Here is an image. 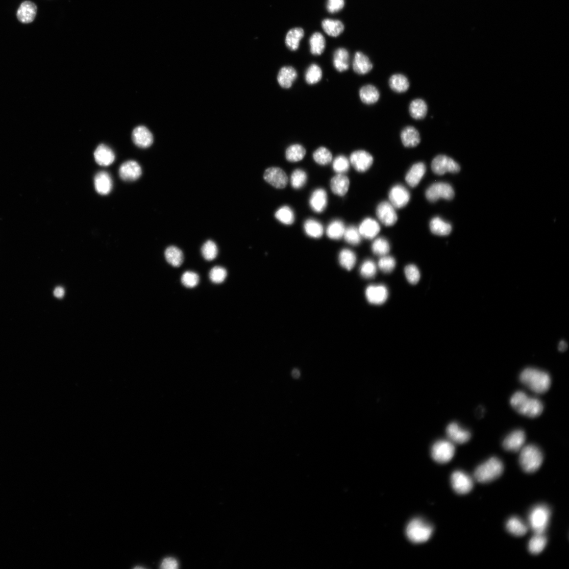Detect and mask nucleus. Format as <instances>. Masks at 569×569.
<instances>
[{"label":"nucleus","instance_id":"nucleus-63","mask_svg":"<svg viewBox=\"0 0 569 569\" xmlns=\"http://www.w3.org/2000/svg\"><path fill=\"white\" fill-rule=\"evenodd\" d=\"M483 414H484L483 409H482V408H480V409H479L478 410V416L481 417L483 415Z\"/></svg>","mask_w":569,"mask_h":569},{"label":"nucleus","instance_id":"nucleus-13","mask_svg":"<svg viewBox=\"0 0 569 569\" xmlns=\"http://www.w3.org/2000/svg\"><path fill=\"white\" fill-rule=\"evenodd\" d=\"M377 215L380 221L386 226H393L398 220L395 207L387 202H383L378 206Z\"/></svg>","mask_w":569,"mask_h":569},{"label":"nucleus","instance_id":"nucleus-30","mask_svg":"<svg viewBox=\"0 0 569 569\" xmlns=\"http://www.w3.org/2000/svg\"><path fill=\"white\" fill-rule=\"evenodd\" d=\"M333 65L335 69L343 72L348 70L350 67V55L344 48H338L334 52Z\"/></svg>","mask_w":569,"mask_h":569},{"label":"nucleus","instance_id":"nucleus-28","mask_svg":"<svg viewBox=\"0 0 569 569\" xmlns=\"http://www.w3.org/2000/svg\"><path fill=\"white\" fill-rule=\"evenodd\" d=\"M311 208L318 213H320L326 208L328 204V196L326 191L319 188L315 190L312 193L310 200Z\"/></svg>","mask_w":569,"mask_h":569},{"label":"nucleus","instance_id":"nucleus-25","mask_svg":"<svg viewBox=\"0 0 569 569\" xmlns=\"http://www.w3.org/2000/svg\"><path fill=\"white\" fill-rule=\"evenodd\" d=\"M94 182L95 189L100 194H108L112 190V179L110 175L106 171L97 173L94 177Z\"/></svg>","mask_w":569,"mask_h":569},{"label":"nucleus","instance_id":"nucleus-32","mask_svg":"<svg viewBox=\"0 0 569 569\" xmlns=\"http://www.w3.org/2000/svg\"><path fill=\"white\" fill-rule=\"evenodd\" d=\"M528 528L522 519L515 516L509 518L506 524L507 531L518 537L526 535L528 531Z\"/></svg>","mask_w":569,"mask_h":569},{"label":"nucleus","instance_id":"nucleus-9","mask_svg":"<svg viewBox=\"0 0 569 569\" xmlns=\"http://www.w3.org/2000/svg\"><path fill=\"white\" fill-rule=\"evenodd\" d=\"M451 482L454 491L460 495L470 492L474 485L473 478L461 471H456L452 474Z\"/></svg>","mask_w":569,"mask_h":569},{"label":"nucleus","instance_id":"nucleus-11","mask_svg":"<svg viewBox=\"0 0 569 569\" xmlns=\"http://www.w3.org/2000/svg\"><path fill=\"white\" fill-rule=\"evenodd\" d=\"M373 156L368 152L360 150L353 152L351 156L350 164L354 169L360 172L368 170L373 163Z\"/></svg>","mask_w":569,"mask_h":569},{"label":"nucleus","instance_id":"nucleus-47","mask_svg":"<svg viewBox=\"0 0 569 569\" xmlns=\"http://www.w3.org/2000/svg\"><path fill=\"white\" fill-rule=\"evenodd\" d=\"M313 158L316 163L320 165L325 166L331 163L333 156L328 149L321 147L314 152Z\"/></svg>","mask_w":569,"mask_h":569},{"label":"nucleus","instance_id":"nucleus-35","mask_svg":"<svg viewBox=\"0 0 569 569\" xmlns=\"http://www.w3.org/2000/svg\"><path fill=\"white\" fill-rule=\"evenodd\" d=\"M388 83L390 88L397 93H404L410 87L408 79L402 74H395L392 76L389 79Z\"/></svg>","mask_w":569,"mask_h":569},{"label":"nucleus","instance_id":"nucleus-12","mask_svg":"<svg viewBox=\"0 0 569 569\" xmlns=\"http://www.w3.org/2000/svg\"><path fill=\"white\" fill-rule=\"evenodd\" d=\"M265 181L278 189H283L287 185L288 179L285 172L278 167H270L264 174Z\"/></svg>","mask_w":569,"mask_h":569},{"label":"nucleus","instance_id":"nucleus-29","mask_svg":"<svg viewBox=\"0 0 569 569\" xmlns=\"http://www.w3.org/2000/svg\"><path fill=\"white\" fill-rule=\"evenodd\" d=\"M349 187V179L344 174H337L331 181L332 192L339 196H344L348 192Z\"/></svg>","mask_w":569,"mask_h":569},{"label":"nucleus","instance_id":"nucleus-56","mask_svg":"<svg viewBox=\"0 0 569 569\" xmlns=\"http://www.w3.org/2000/svg\"><path fill=\"white\" fill-rule=\"evenodd\" d=\"M405 274L408 282L412 285L417 284L420 280V272L418 268L414 265L411 264L406 266L405 268Z\"/></svg>","mask_w":569,"mask_h":569},{"label":"nucleus","instance_id":"nucleus-5","mask_svg":"<svg viewBox=\"0 0 569 569\" xmlns=\"http://www.w3.org/2000/svg\"><path fill=\"white\" fill-rule=\"evenodd\" d=\"M433 532V527L425 520L419 518L411 520L406 529V534L408 539L415 544L428 541Z\"/></svg>","mask_w":569,"mask_h":569},{"label":"nucleus","instance_id":"nucleus-31","mask_svg":"<svg viewBox=\"0 0 569 569\" xmlns=\"http://www.w3.org/2000/svg\"><path fill=\"white\" fill-rule=\"evenodd\" d=\"M361 101L366 105L375 104L380 99V92L378 89L372 85H367L362 87L359 93Z\"/></svg>","mask_w":569,"mask_h":569},{"label":"nucleus","instance_id":"nucleus-37","mask_svg":"<svg viewBox=\"0 0 569 569\" xmlns=\"http://www.w3.org/2000/svg\"><path fill=\"white\" fill-rule=\"evenodd\" d=\"M409 112L411 117L416 120L425 118L428 112V106L426 103L421 99L413 101L409 107Z\"/></svg>","mask_w":569,"mask_h":569},{"label":"nucleus","instance_id":"nucleus-19","mask_svg":"<svg viewBox=\"0 0 569 569\" xmlns=\"http://www.w3.org/2000/svg\"><path fill=\"white\" fill-rule=\"evenodd\" d=\"M132 139L134 143L138 147L142 149L150 147L154 141L153 134L150 130L144 126H138L134 129L132 134Z\"/></svg>","mask_w":569,"mask_h":569},{"label":"nucleus","instance_id":"nucleus-62","mask_svg":"<svg viewBox=\"0 0 569 569\" xmlns=\"http://www.w3.org/2000/svg\"><path fill=\"white\" fill-rule=\"evenodd\" d=\"M559 350L561 352H564L567 349V344L564 341H560L559 347Z\"/></svg>","mask_w":569,"mask_h":569},{"label":"nucleus","instance_id":"nucleus-7","mask_svg":"<svg viewBox=\"0 0 569 569\" xmlns=\"http://www.w3.org/2000/svg\"><path fill=\"white\" fill-rule=\"evenodd\" d=\"M455 453L454 443L449 440L436 442L431 448V456L438 463L446 464L452 460Z\"/></svg>","mask_w":569,"mask_h":569},{"label":"nucleus","instance_id":"nucleus-8","mask_svg":"<svg viewBox=\"0 0 569 569\" xmlns=\"http://www.w3.org/2000/svg\"><path fill=\"white\" fill-rule=\"evenodd\" d=\"M427 199L430 202H435L440 199L451 200L454 197L452 187L446 183H436L430 186L426 192Z\"/></svg>","mask_w":569,"mask_h":569},{"label":"nucleus","instance_id":"nucleus-3","mask_svg":"<svg viewBox=\"0 0 569 569\" xmlns=\"http://www.w3.org/2000/svg\"><path fill=\"white\" fill-rule=\"evenodd\" d=\"M519 451V464L525 473L532 474L540 468L543 463V455L537 446L529 444Z\"/></svg>","mask_w":569,"mask_h":569},{"label":"nucleus","instance_id":"nucleus-46","mask_svg":"<svg viewBox=\"0 0 569 569\" xmlns=\"http://www.w3.org/2000/svg\"><path fill=\"white\" fill-rule=\"evenodd\" d=\"M275 217L285 225H291L295 221L293 211L288 206H283L280 208L276 211Z\"/></svg>","mask_w":569,"mask_h":569},{"label":"nucleus","instance_id":"nucleus-23","mask_svg":"<svg viewBox=\"0 0 569 569\" xmlns=\"http://www.w3.org/2000/svg\"><path fill=\"white\" fill-rule=\"evenodd\" d=\"M373 67V64L366 55L360 52L355 54L353 62V69L355 72L364 75L369 73Z\"/></svg>","mask_w":569,"mask_h":569},{"label":"nucleus","instance_id":"nucleus-2","mask_svg":"<svg viewBox=\"0 0 569 569\" xmlns=\"http://www.w3.org/2000/svg\"><path fill=\"white\" fill-rule=\"evenodd\" d=\"M519 380L532 391L538 394L547 392L551 384V378L548 373L534 368L524 370L520 375Z\"/></svg>","mask_w":569,"mask_h":569},{"label":"nucleus","instance_id":"nucleus-42","mask_svg":"<svg viewBox=\"0 0 569 569\" xmlns=\"http://www.w3.org/2000/svg\"><path fill=\"white\" fill-rule=\"evenodd\" d=\"M304 230L308 236L315 238L321 237L324 233L322 225L318 221L311 219L305 221Z\"/></svg>","mask_w":569,"mask_h":569},{"label":"nucleus","instance_id":"nucleus-18","mask_svg":"<svg viewBox=\"0 0 569 569\" xmlns=\"http://www.w3.org/2000/svg\"><path fill=\"white\" fill-rule=\"evenodd\" d=\"M119 174L123 181L133 182L138 180L141 176L142 170L136 161L130 160L121 165Z\"/></svg>","mask_w":569,"mask_h":569},{"label":"nucleus","instance_id":"nucleus-14","mask_svg":"<svg viewBox=\"0 0 569 569\" xmlns=\"http://www.w3.org/2000/svg\"><path fill=\"white\" fill-rule=\"evenodd\" d=\"M526 440L525 432L522 430H517L512 432L505 438L503 442V447L508 451L518 452L524 447Z\"/></svg>","mask_w":569,"mask_h":569},{"label":"nucleus","instance_id":"nucleus-34","mask_svg":"<svg viewBox=\"0 0 569 569\" xmlns=\"http://www.w3.org/2000/svg\"><path fill=\"white\" fill-rule=\"evenodd\" d=\"M430 229L433 234L440 236H448L452 231L451 225L439 217L431 219Z\"/></svg>","mask_w":569,"mask_h":569},{"label":"nucleus","instance_id":"nucleus-27","mask_svg":"<svg viewBox=\"0 0 569 569\" xmlns=\"http://www.w3.org/2000/svg\"><path fill=\"white\" fill-rule=\"evenodd\" d=\"M298 78L296 70L293 67L285 66L280 70L278 81L280 86L284 89L290 88Z\"/></svg>","mask_w":569,"mask_h":569},{"label":"nucleus","instance_id":"nucleus-26","mask_svg":"<svg viewBox=\"0 0 569 569\" xmlns=\"http://www.w3.org/2000/svg\"><path fill=\"white\" fill-rule=\"evenodd\" d=\"M401 138L403 145L406 147L413 148L420 141V135L417 130L412 126L404 128L401 134Z\"/></svg>","mask_w":569,"mask_h":569},{"label":"nucleus","instance_id":"nucleus-10","mask_svg":"<svg viewBox=\"0 0 569 569\" xmlns=\"http://www.w3.org/2000/svg\"><path fill=\"white\" fill-rule=\"evenodd\" d=\"M432 169L438 175H443L447 172L458 173L460 167L456 161L445 155H438L432 162Z\"/></svg>","mask_w":569,"mask_h":569},{"label":"nucleus","instance_id":"nucleus-52","mask_svg":"<svg viewBox=\"0 0 569 569\" xmlns=\"http://www.w3.org/2000/svg\"><path fill=\"white\" fill-rule=\"evenodd\" d=\"M350 160L344 156H338L333 161V169L338 174H344L347 172L350 169Z\"/></svg>","mask_w":569,"mask_h":569},{"label":"nucleus","instance_id":"nucleus-44","mask_svg":"<svg viewBox=\"0 0 569 569\" xmlns=\"http://www.w3.org/2000/svg\"><path fill=\"white\" fill-rule=\"evenodd\" d=\"M345 231L344 223L339 220L332 221L328 226L327 234L328 236L334 240H339L342 238Z\"/></svg>","mask_w":569,"mask_h":569},{"label":"nucleus","instance_id":"nucleus-43","mask_svg":"<svg viewBox=\"0 0 569 569\" xmlns=\"http://www.w3.org/2000/svg\"><path fill=\"white\" fill-rule=\"evenodd\" d=\"M338 259L340 266L348 270H351L356 262L355 253L348 249H344L340 252Z\"/></svg>","mask_w":569,"mask_h":569},{"label":"nucleus","instance_id":"nucleus-45","mask_svg":"<svg viewBox=\"0 0 569 569\" xmlns=\"http://www.w3.org/2000/svg\"><path fill=\"white\" fill-rule=\"evenodd\" d=\"M322 76L321 68L316 64H312L306 71L305 76L306 82L310 85L316 84L321 80Z\"/></svg>","mask_w":569,"mask_h":569},{"label":"nucleus","instance_id":"nucleus-40","mask_svg":"<svg viewBox=\"0 0 569 569\" xmlns=\"http://www.w3.org/2000/svg\"><path fill=\"white\" fill-rule=\"evenodd\" d=\"M310 51L314 56L321 55L326 46V41L319 32H315L310 39Z\"/></svg>","mask_w":569,"mask_h":569},{"label":"nucleus","instance_id":"nucleus-51","mask_svg":"<svg viewBox=\"0 0 569 569\" xmlns=\"http://www.w3.org/2000/svg\"><path fill=\"white\" fill-rule=\"evenodd\" d=\"M343 237L347 242L352 245L360 244L361 241V235L359 229L354 226H350L345 229Z\"/></svg>","mask_w":569,"mask_h":569},{"label":"nucleus","instance_id":"nucleus-61","mask_svg":"<svg viewBox=\"0 0 569 569\" xmlns=\"http://www.w3.org/2000/svg\"><path fill=\"white\" fill-rule=\"evenodd\" d=\"M291 376L292 378L298 379L301 377V372L298 368H294L292 370Z\"/></svg>","mask_w":569,"mask_h":569},{"label":"nucleus","instance_id":"nucleus-20","mask_svg":"<svg viewBox=\"0 0 569 569\" xmlns=\"http://www.w3.org/2000/svg\"><path fill=\"white\" fill-rule=\"evenodd\" d=\"M37 12L36 5L33 3L26 1L23 2L19 8L17 14V18L21 23H29L35 20Z\"/></svg>","mask_w":569,"mask_h":569},{"label":"nucleus","instance_id":"nucleus-6","mask_svg":"<svg viewBox=\"0 0 569 569\" xmlns=\"http://www.w3.org/2000/svg\"><path fill=\"white\" fill-rule=\"evenodd\" d=\"M550 516V509L545 505L535 506L531 510L529 515V525L534 533H544Z\"/></svg>","mask_w":569,"mask_h":569},{"label":"nucleus","instance_id":"nucleus-4","mask_svg":"<svg viewBox=\"0 0 569 569\" xmlns=\"http://www.w3.org/2000/svg\"><path fill=\"white\" fill-rule=\"evenodd\" d=\"M503 471L502 462L497 457H492L476 468L474 478L479 483H489L499 478Z\"/></svg>","mask_w":569,"mask_h":569},{"label":"nucleus","instance_id":"nucleus-38","mask_svg":"<svg viewBox=\"0 0 569 569\" xmlns=\"http://www.w3.org/2000/svg\"><path fill=\"white\" fill-rule=\"evenodd\" d=\"M534 534L529 542L528 549L531 554L537 555L540 554L546 548L547 539L543 533Z\"/></svg>","mask_w":569,"mask_h":569},{"label":"nucleus","instance_id":"nucleus-22","mask_svg":"<svg viewBox=\"0 0 569 569\" xmlns=\"http://www.w3.org/2000/svg\"><path fill=\"white\" fill-rule=\"evenodd\" d=\"M427 170L424 162H419L414 164L406 174L405 181L411 187L417 186L425 176Z\"/></svg>","mask_w":569,"mask_h":569},{"label":"nucleus","instance_id":"nucleus-49","mask_svg":"<svg viewBox=\"0 0 569 569\" xmlns=\"http://www.w3.org/2000/svg\"><path fill=\"white\" fill-rule=\"evenodd\" d=\"M218 248L212 240L207 241L202 248V253L203 257L208 261H211L215 259L218 255Z\"/></svg>","mask_w":569,"mask_h":569},{"label":"nucleus","instance_id":"nucleus-54","mask_svg":"<svg viewBox=\"0 0 569 569\" xmlns=\"http://www.w3.org/2000/svg\"><path fill=\"white\" fill-rule=\"evenodd\" d=\"M379 268L383 272L389 273L392 272L396 266L395 259L391 256H384L381 257L378 263Z\"/></svg>","mask_w":569,"mask_h":569},{"label":"nucleus","instance_id":"nucleus-36","mask_svg":"<svg viewBox=\"0 0 569 569\" xmlns=\"http://www.w3.org/2000/svg\"><path fill=\"white\" fill-rule=\"evenodd\" d=\"M321 26L325 33L333 37L339 36L344 30L343 23L337 20L325 19L322 21Z\"/></svg>","mask_w":569,"mask_h":569},{"label":"nucleus","instance_id":"nucleus-57","mask_svg":"<svg viewBox=\"0 0 569 569\" xmlns=\"http://www.w3.org/2000/svg\"><path fill=\"white\" fill-rule=\"evenodd\" d=\"M199 276L192 271H186L182 276V283L186 287L193 288L199 283Z\"/></svg>","mask_w":569,"mask_h":569},{"label":"nucleus","instance_id":"nucleus-33","mask_svg":"<svg viewBox=\"0 0 569 569\" xmlns=\"http://www.w3.org/2000/svg\"><path fill=\"white\" fill-rule=\"evenodd\" d=\"M304 36V31L302 28H295L290 30L288 32L285 39V43L287 47L291 51H296Z\"/></svg>","mask_w":569,"mask_h":569},{"label":"nucleus","instance_id":"nucleus-50","mask_svg":"<svg viewBox=\"0 0 569 569\" xmlns=\"http://www.w3.org/2000/svg\"><path fill=\"white\" fill-rule=\"evenodd\" d=\"M307 176L303 170L298 169L292 173L290 177V183L292 187L299 189L303 187L307 182Z\"/></svg>","mask_w":569,"mask_h":569},{"label":"nucleus","instance_id":"nucleus-21","mask_svg":"<svg viewBox=\"0 0 569 569\" xmlns=\"http://www.w3.org/2000/svg\"><path fill=\"white\" fill-rule=\"evenodd\" d=\"M96 163L102 166L111 165L115 159L113 152L107 145L102 144L96 148L94 153Z\"/></svg>","mask_w":569,"mask_h":569},{"label":"nucleus","instance_id":"nucleus-58","mask_svg":"<svg viewBox=\"0 0 569 569\" xmlns=\"http://www.w3.org/2000/svg\"><path fill=\"white\" fill-rule=\"evenodd\" d=\"M345 6L344 0H328L327 10L331 13L339 12Z\"/></svg>","mask_w":569,"mask_h":569},{"label":"nucleus","instance_id":"nucleus-60","mask_svg":"<svg viewBox=\"0 0 569 569\" xmlns=\"http://www.w3.org/2000/svg\"><path fill=\"white\" fill-rule=\"evenodd\" d=\"M54 294L56 298L61 299L64 295V290L61 287H58L55 289Z\"/></svg>","mask_w":569,"mask_h":569},{"label":"nucleus","instance_id":"nucleus-16","mask_svg":"<svg viewBox=\"0 0 569 569\" xmlns=\"http://www.w3.org/2000/svg\"><path fill=\"white\" fill-rule=\"evenodd\" d=\"M447 436L453 443L462 444L469 441L471 437V433L462 427L457 423H451L447 428Z\"/></svg>","mask_w":569,"mask_h":569},{"label":"nucleus","instance_id":"nucleus-1","mask_svg":"<svg viewBox=\"0 0 569 569\" xmlns=\"http://www.w3.org/2000/svg\"><path fill=\"white\" fill-rule=\"evenodd\" d=\"M510 403L517 413L530 418L539 416L543 411V404L539 399L529 397L522 391L512 395Z\"/></svg>","mask_w":569,"mask_h":569},{"label":"nucleus","instance_id":"nucleus-24","mask_svg":"<svg viewBox=\"0 0 569 569\" xmlns=\"http://www.w3.org/2000/svg\"><path fill=\"white\" fill-rule=\"evenodd\" d=\"M380 230L381 227L378 222L370 218L365 219L359 229L361 236L368 239L375 238L379 234Z\"/></svg>","mask_w":569,"mask_h":569},{"label":"nucleus","instance_id":"nucleus-41","mask_svg":"<svg viewBox=\"0 0 569 569\" xmlns=\"http://www.w3.org/2000/svg\"><path fill=\"white\" fill-rule=\"evenodd\" d=\"M306 153V150L303 146L300 144H294L288 147L285 156L288 161L295 162L302 160L305 156Z\"/></svg>","mask_w":569,"mask_h":569},{"label":"nucleus","instance_id":"nucleus-15","mask_svg":"<svg viewBox=\"0 0 569 569\" xmlns=\"http://www.w3.org/2000/svg\"><path fill=\"white\" fill-rule=\"evenodd\" d=\"M389 200L395 208H402L408 205L410 200L408 190L401 185L393 186L389 192Z\"/></svg>","mask_w":569,"mask_h":569},{"label":"nucleus","instance_id":"nucleus-55","mask_svg":"<svg viewBox=\"0 0 569 569\" xmlns=\"http://www.w3.org/2000/svg\"><path fill=\"white\" fill-rule=\"evenodd\" d=\"M227 270L220 266L214 267L211 269L209 273V278L211 281L216 284L224 282L227 278Z\"/></svg>","mask_w":569,"mask_h":569},{"label":"nucleus","instance_id":"nucleus-48","mask_svg":"<svg viewBox=\"0 0 569 569\" xmlns=\"http://www.w3.org/2000/svg\"><path fill=\"white\" fill-rule=\"evenodd\" d=\"M372 250L374 254L380 256L387 255L390 251V246L388 241L385 238L380 237L374 241Z\"/></svg>","mask_w":569,"mask_h":569},{"label":"nucleus","instance_id":"nucleus-17","mask_svg":"<svg viewBox=\"0 0 569 569\" xmlns=\"http://www.w3.org/2000/svg\"><path fill=\"white\" fill-rule=\"evenodd\" d=\"M365 295L368 302L374 305H381L387 300V289L382 285H372L366 289Z\"/></svg>","mask_w":569,"mask_h":569},{"label":"nucleus","instance_id":"nucleus-39","mask_svg":"<svg viewBox=\"0 0 569 569\" xmlns=\"http://www.w3.org/2000/svg\"><path fill=\"white\" fill-rule=\"evenodd\" d=\"M167 262L174 267H180L184 261L182 251L176 246L168 248L165 253Z\"/></svg>","mask_w":569,"mask_h":569},{"label":"nucleus","instance_id":"nucleus-59","mask_svg":"<svg viewBox=\"0 0 569 569\" xmlns=\"http://www.w3.org/2000/svg\"><path fill=\"white\" fill-rule=\"evenodd\" d=\"M160 567L164 569H176L178 567L177 561L173 558H167L162 561Z\"/></svg>","mask_w":569,"mask_h":569},{"label":"nucleus","instance_id":"nucleus-53","mask_svg":"<svg viewBox=\"0 0 569 569\" xmlns=\"http://www.w3.org/2000/svg\"><path fill=\"white\" fill-rule=\"evenodd\" d=\"M377 272V266L371 260H367L361 266L360 273L365 279H372L375 277Z\"/></svg>","mask_w":569,"mask_h":569}]
</instances>
